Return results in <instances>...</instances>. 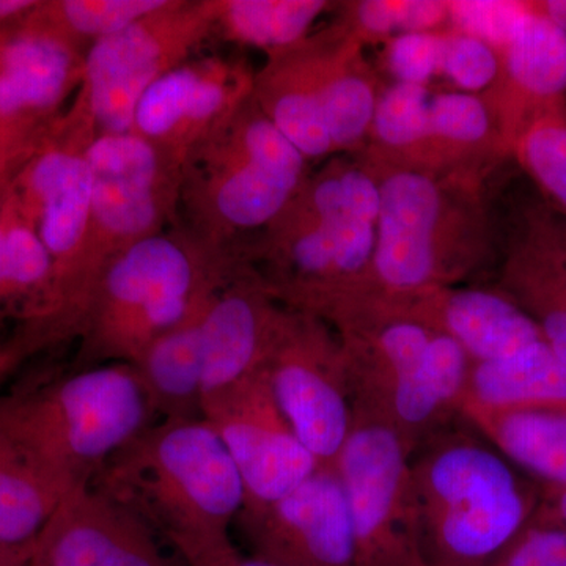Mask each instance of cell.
Wrapping results in <instances>:
<instances>
[{"instance_id": "cell-33", "label": "cell", "mask_w": 566, "mask_h": 566, "mask_svg": "<svg viewBox=\"0 0 566 566\" xmlns=\"http://www.w3.org/2000/svg\"><path fill=\"white\" fill-rule=\"evenodd\" d=\"M166 3L167 0H40L29 18L87 51L95 41L123 31Z\"/></svg>"}, {"instance_id": "cell-1", "label": "cell", "mask_w": 566, "mask_h": 566, "mask_svg": "<svg viewBox=\"0 0 566 566\" xmlns=\"http://www.w3.org/2000/svg\"><path fill=\"white\" fill-rule=\"evenodd\" d=\"M379 189L363 155H335L308 175L282 214L245 251L283 307L329 323L367 293Z\"/></svg>"}, {"instance_id": "cell-40", "label": "cell", "mask_w": 566, "mask_h": 566, "mask_svg": "<svg viewBox=\"0 0 566 566\" xmlns=\"http://www.w3.org/2000/svg\"><path fill=\"white\" fill-rule=\"evenodd\" d=\"M39 3L40 0H0V29L25 20Z\"/></svg>"}, {"instance_id": "cell-31", "label": "cell", "mask_w": 566, "mask_h": 566, "mask_svg": "<svg viewBox=\"0 0 566 566\" xmlns=\"http://www.w3.org/2000/svg\"><path fill=\"white\" fill-rule=\"evenodd\" d=\"M510 158L535 182L542 199L566 219V99L536 112L517 133Z\"/></svg>"}, {"instance_id": "cell-30", "label": "cell", "mask_w": 566, "mask_h": 566, "mask_svg": "<svg viewBox=\"0 0 566 566\" xmlns=\"http://www.w3.org/2000/svg\"><path fill=\"white\" fill-rule=\"evenodd\" d=\"M433 87L386 82L365 145V158L423 170L427 123Z\"/></svg>"}, {"instance_id": "cell-43", "label": "cell", "mask_w": 566, "mask_h": 566, "mask_svg": "<svg viewBox=\"0 0 566 566\" xmlns=\"http://www.w3.org/2000/svg\"><path fill=\"white\" fill-rule=\"evenodd\" d=\"M33 547L29 549H0V566H25L31 564Z\"/></svg>"}, {"instance_id": "cell-22", "label": "cell", "mask_w": 566, "mask_h": 566, "mask_svg": "<svg viewBox=\"0 0 566 566\" xmlns=\"http://www.w3.org/2000/svg\"><path fill=\"white\" fill-rule=\"evenodd\" d=\"M252 98L308 163L335 156L324 118L322 32L266 57L255 71Z\"/></svg>"}, {"instance_id": "cell-18", "label": "cell", "mask_w": 566, "mask_h": 566, "mask_svg": "<svg viewBox=\"0 0 566 566\" xmlns=\"http://www.w3.org/2000/svg\"><path fill=\"white\" fill-rule=\"evenodd\" d=\"M497 290L534 319L566 365V219L542 197L510 214Z\"/></svg>"}, {"instance_id": "cell-6", "label": "cell", "mask_w": 566, "mask_h": 566, "mask_svg": "<svg viewBox=\"0 0 566 566\" xmlns=\"http://www.w3.org/2000/svg\"><path fill=\"white\" fill-rule=\"evenodd\" d=\"M411 472L430 566L490 564L531 523L542 494L497 450L463 434L436 438Z\"/></svg>"}, {"instance_id": "cell-29", "label": "cell", "mask_w": 566, "mask_h": 566, "mask_svg": "<svg viewBox=\"0 0 566 566\" xmlns=\"http://www.w3.org/2000/svg\"><path fill=\"white\" fill-rule=\"evenodd\" d=\"M69 488L0 433V549H29Z\"/></svg>"}, {"instance_id": "cell-34", "label": "cell", "mask_w": 566, "mask_h": 566, "mask_svg": "<svg viewBox=\"0 0 566 566\" xmlns=\"http://www.w3.org/2000/svg\"><path fill=\"white\" fill-rule=\"evenodd\" d=\"M501 73L499 52L485 41L447 29L442 33L439 80L449 82L450 91L483 95Z\"/></svg>"}, {"instance_id": "cell-7", "label": "cell", "mask_w": 566, "mask_h": 566, "mask_svg": "<svg viewBox=\"0 0 566 566\" xmlns=\"http://www.w3.org/2000/svg\"><path fill=\"white\" fill-rule=\"evenodd\" d=\"M96 136L91 104L81 88L7 188L52 262L50 293L40 314L25 326L24 342L32 348L80 337L87 314L82 266L91 223L88 151Z\"/></svg>"}, {"instance_id": "cell-44", "label": "cell", "mask_w": 566, "mask_h": 566, "mask_svg": "<svg viewBox=\"0 0 566 566\" xmlns=\"http://www.w3.org/2000/svg\"><path fill=\"white\" fill-rule=\"evenodd\" d=\"M6 211L0 207V307H3V282H6Z\"/></svg>"}, {"instance_id": "cell-3", "label": "cell", "mask_w": 566, "mask_h": 566, "mask_svg": "<svg viewBox=\"0 0 566 566\" xmlns=\"http://www.w3.org/2000/svg\"><path fill=\"white\" fill-rule=\"evenodd\" d=\"M365 159L378 181V237L370 285L356 303L457 286L486 263L495 243L485 180Z\"/></svg>"}, {"instance_id": "cell-45", "label": "cell", "mask_w": 566, "mask_h": 566, "mask_svg": "<svg viewBox=\"0 0 566 566\" xmlns=\"http://www.w3.org/2000/svg\"><path fill=\"white\" fill-rule=\"evenodd\" d=\"M7 189L0 186V207H2L3 197H6Z\"/></svg>"}, {"instance_id": "cell-5", "label": "cell", "mask_w": 566, "mask_h": 566, "mask_svg": "<svg viewBox=\"0 0 566 566\" xmlns=\"http://www.w3.org/2000/svg\"><path fill=\"white\" fill-rule=\"evenodd\" d=\"M311 174L251 96L182 164L178 226L208 248L245 256Z\"/></svg>"}, {"instance_id": "cell-2", "label": "cell", "mask_w": 566, "mask_h": 566, "mask_svg": "<svg viewBox=\"0 0 566 566\" xmlns=\"http://www.w3.org/2000/svg\"><path fill=\"white\" fill-rule=\"evenodd\" d=\"M91 486L140 517L177 556L230 538L244 506L241 476L203 419L148 424L106 461Z\"/></svg>"}, {"instance_id": "cell-12", "label": "cell", "mask_w": 566, "mask_h": 566, "mask_svg": "<svg viewBox=\"0 0 566 566\" xmlns=\"http://www.w3.org/2000/svg\"><path fill=\"white\" fill-rule=\"evenodd\" d=\"M264 368L294 433L322 468H334L354 424L352 387L334 327L285 308Z\"/></svg>"}, {"instance_id": "cell-42", "label": "cell", "mask_w": 566, "mask_h": 566, "mask_svg": "<svg viewBox=\"0 0 566 566\" xmlns=\"http://www.w3.org/2000/svg\"><path fill=\"white\" fill-rule=\"evenodd\" d=\"M24 354L25 349L20 344L0 349V382L13 370L14 365L20 363Z\"/></svg>"}, {"instance_id": "cell-8", "label": "cell", "mask_w": 566, "mask_h": 566, "mask_svg": "<svg viewBox=\"0 0 566 566\" xmlns=\"http://www.w3.org/2000/svg\"><path fill=\"white\" fill-rule=\"evenodd\" d=\"M153 423L132 364H104L0 401V433L73 490Z\"/></svg>"}, {"instance_id": "cell-26", "label": "cell", "mask_w": 566, "mask_h": 566, "mask_svg": "<svg viewBox=\"0 0 566 566\" xmlns=\"http://www.w3.org/2000/svg\"><path fill=\"white\" fill-rule=\"evenodd\" d=\"M205 307L156 338L133 364L151 415L159 420L202 419L200 316Z\"/></svg>"}, {"instance_id": "cell-17", "label": "cell", "mask_w": 566, "mask_h": 566, "mask_svg": "<svg viewBox=\"0 0 566 566\" xmlns=\"http://www.w3.org/2000/svg\"><path fill=\"white\" fill-rule=\"evenodd\" d=\"M163 539L91 485L63 495L33 543L32 566H185Z\"/></svg>"}, {"instance_id": "cell-11", "label": "cell", "mask_w": 566, "mask_h": 566, "mask_svg": "<svg viewBox=\"0 0 566 566\" xmlns=\"http://www.w3.org/2000/svg\"><path fill=\"white\" fill-rule=\"evenodd\" d=\"M412 457L385 423L354 415L334 469L348 499L357 566H430L420 545Z\"/></svg>"}, {"instance_id": "cell-10", "label": "cell", "mask_w": 566, "mask_h": 566, "mask_svg": "<svg viewBox=\"0 0 566 566\" xmlns=\"http://www.w3.org/2000/svg\"><path fill=\"white\" fill-rule=\"evenodd\" d=\"M212 35V0H167L161 9L91 44L82 91L98 134L133 133L134 112L145 92L191 61Z\"/></svg>"}, {"instance_id": "cell-21", "label": "cell", "mask_w": 566, "mask_h": 566, "mask_svg": "<svg viewBox=\"0 0 566 566\" xmlns=\"http://www.w3.org/2000/svg\"><path fill=\"white\" fill-rule=\"evenodd\" d=\"M501 73L483 98L501 128L506 150L536 112L566 99V33L534 9L499 52Z\"/></svg>"}, {"instance_id": "cell-36", "label": "cell", "mask_w": 566, "mask_h": 566, "mask_svg": "<svg viewBox=\"0 0 566 566\" xmlns=\"http://www.w3.org/2000/svg\"><path fill=\"white\" fill-rule=\"evenodd\" d=\"M442 33H405L382 44L379 76L397 84L434 87L441 65Z\"/></svg>"}, {"instance_id": "cell-19", "label": "cell", "mask_w": 566, "mask_h": 566, "mask_svg": "<svg viewBox=\"0 0 566 566\" xmlns=\"http://www.w3.org/2000/svg\"><path fill=\"white\" fill-rule=\"evenodd\" d=\"M359 305L403 316L447 335L472 363L502 359L543 340L534 319L497 289L439 286L406 296L365 300L348 308Z\"/></svg>"}, {"instance_id": "cell-25", "label": "cell", "mask_w": 566, "mask_h": 566, "mask_svg": "<svg viewBox=\"0 0 566 566\" xmlns=\"http://www.w3.org/2000/svg\"><path fill=\"white\" fill-rule=\"evenodd\" d=\"M460 416L510 463L545 486L566 488V403L516 409L463 405Z\"/></svg>"}, {"instance_id": "cell-13", "label": "cell", "mask_w": 566, "mask_h": 566, "mask_svg": "<svg viewBox=\"0 0 566 566\" xmlns=\"http://www.w3.org/2000/svg\"><path fill=\"white\" fill-rule=\"evenodd\" d=\"M85 51L25 18L0 29V186L36 150L84 82Z\"/></svg>"}, {"instance_id": "cell-20", "label": "cell", "mask_w": 566, "mask_h": 566, "mask_svg": "<svg viewBox=\"0 0 566 566\" xmlns=\"http://www.w3.org/2000/svg\"><path fill=\"white\" fill-rule=\"evenodd\" d=\"M285 308L251 263L223 283L200 316L203 398L264 367Z\"/></svg>"}, {"instance_id": "cell-4", "label": "cell", "mask_w": 566, "mask_h": 566, "mask_svg": "<svg viewBox=\"0 0 566 566\" xmlns=\"http://www.w3.org/2000/svg\"><path fill=\"white\" fill-rule=\"evenodd\" d=\"M248 264L180 226L140 241L107 268L82 324L76 370L134 364L167 331L188 322Z\"/></svg>"}, {"instance_id": "cell-27", "label": "cell", "mask_w": 566, "mask_h": 566, "mask_svg": "<svg viewBox=\"0 0 566 566\" xmlns=\"http://www.w3.org/2000/svg\"><path fill=\"white\" fill-rule=\"evenodd\" d=\"M556 403H566V365L545 340L502 359L472 364L463 405L516 409Z\"/></svg>"}, {"instance_id": "cell-32", "label": "cell", "mask_w": 566, "mask_h": 566, "mask_svg": "<svg viewBox=\"0 0 566 566\" xmlns=\"http://www.w3.org/2000/svg\"><path fill=\"white\" fill-rule=\"evenodd\" d=\"M335 11L334 21L364 48L405 33L449 29L447 0H349L338 2Z\"/></svg>"}, {"instance_id": "cell-14", "label": "cell", "mask_w": 566, "mask_h": 566, "mask_svg": "<svg viewBox=\"0 0 566 566\" xmlns=\"http://www.w3.org/2000/svg\"><path fill=\"white\" fill-rule=\"evenodd\" d=\"M202 419L218 433L241 476V512L274 504L322 468L283 416L264 367L205 397Z\"/></svg>"}, {"instance_id": "cell-23", "label": "cell", "mask_w": 566, "mask_h": 566, "mask_svg": "<svg viewBox=\"0 0 566 566\" xmlns=\"http://www.w3.org/2000/svg\"><path fill=\"white\" fill-rule=\"evenodd\" d=\"M510 158L493 109L483 95L433 87L423 172L485 180Z\"/></svg>"}, {"instance_id": "cell-35", "label": "cell", "mask_w": 566, "mask_h": 566, "mask_svg": "<svg viewBox=\"0 0 566 566\" xmlns=\"http://www.w3.org/2000/svg\"><path fill=\"white\" fill-rule=\"evenodd\" d=\"M449 29L485 41L501 52L531 10L527 0H447Z\"/></svg>"}, {"instance_id": "cell-16", "label": "cell", "mask_w": 566, "mask_h": 566, "mask_svg": "<svg viewBox=\"0 0 566 566\" xmlns=\"http://www.w3.org/2000/svg\"><path fill=\"white\" fill-rule=\"evenodd\" d=\"M252 556L275 566H357L340 476L319 468L274 504L237 517Z\"/></svg>"}, {"instance_id": "cell-24", "label": "cell", "mask_w": 566, "mask_h": 566, "mask_svg": "<svg viewBox=\"0 0 566 566\" xmlns=\"http://www.w3.org/2000/svg\"><path fill=\"white\" fill-rule=\"evenodd\" d=\"M323 106L335 155H359L368 133L385 80L365 59L363 44L338 22L322 29Z\"/></svg>"}, {"instance_id": "cell-37", "label": "cell", "mask_w": 566, "mask_h": 566, "mask_svg": "<svg viewBox=\"0 0 566 566\" xmlns=\"http://www.w3.org/2000/svg\"><path fill=\"white\" fill-rule=\"evenodd\" d=\"M485 566H566V527L534 516Z\"/></svg>"}, {"instance_id": "cell-28", "label": "cell", "mask_w": 566, "mask_h": 566, "mask_svg": "<svg viewBox=\"0 0 566 566\" xmlns=\"http://www.w3.org/2000/svg\"><path fill=\"white\" fill-rule=\"evenodd\" d=\"M335 7L326 0H212L214 35L270 57L303 43Z\"/></svg>"}, {"instance_id": "cell-41", "label": "cell", "mask_w": 566, "mask_h": 566, "mask_svg": "<svg viewBox=\"0 0 566 566\" xmlns=\"http://www.w3.org/2000/svg\"><path fill=\"white\" fill-rule=\"evenodd\" d=\"M532 6L566 33V0H534Z\"/></svg>"}, {"instance_id": "cell-15", "label": "cell", "mask_w": 566, "mask_h": 566, "mask_svg": "<svg viewBox=\"0 0 566 566\" xmlns=\"http://www.w3.org/2000/svg\"><path fill=\"white\" fill-rule=\"evenodd\" d=\"M253 77L255 71L238 59L192 57L145 92L134 112L133 133L182 169L189 153L251 98Z\"/></svg>"}, {"instance_id": "cell-38", "label": "cell", "mask_w": 566, "mask_h": 566, "mask_svg": "<svg viewBox=\"0 0 566 566\" xmlns=\"http://www.w3.org/2000/svg\"><path fill=\"white\" fill-rule=\"evenodd\" d=\"M180 558L185 566H275L262 558L244 556L233 545L232 538L193 547Z\"/></svg>"}, {"instance_id": "cell-39", "label": "cell", "mask_w": 566, "mask_h": 566, "mask_svg": "<svg viewBox=\"0 0 566 566\" xmlns=\"http://www.w3.org/2000/svg\"><path fill=\"white\" fill-rule=\"evenodd\" d=\"M535 517L566 527V488H542Z\"/></svg>"}, {"instance_id": "cell-9", "label": "cell", "mask_w": 566, "mask_h": 566, "mask_svg": "<svg viewBox=\"0 0 566 566\" xmlns=\"http://www.w3.org/2000/svg\"><path fill=\"white\" fill-rule=\"evenodd\" d=\"M88 161L91 223L82 266L87 312L107 268L122 253L178 226L182 170L136 133L98 134Z\"/></svg>"}]
</instances>
